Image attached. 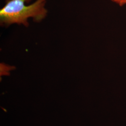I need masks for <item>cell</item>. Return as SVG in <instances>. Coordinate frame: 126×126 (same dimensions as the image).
Returning <instances> with one entry per match:
<instances>
[{
	"label": "cell",
	"mask_w": 126,
	"mask_h": 126,
	"mask_svg": "<svg viewBox=\"0 0 126 126\" xmlns=\"http://www.w3.org/2000/svg\"><path fill=\"white\" fill-rule=\"evenodd\" d=\"M114 3L118 5L120 7H122L126 5V0H111Z\"/></svg>",
	"instance_id": "7a4b0ae2"
},
{
	"label": "cell",
	"mask_w": 126,
	"mask_h": 126,
	"mask_svg": "<svg viewBox=\"0 0 126 126\" xmlns=\"http://www.w3.org/2000/svg\"><path fill=\"white\" fill-rule=\"evenodd\" d=\"M31 0H8L0 10L1 24L9 25L17 23L28 26L29 18H33L36 22L43 20L47 13L45 8L47 0H36L32 4H25Z\"/></svg>",
	"instance_id": "6da1fadb"
}]
</instances>
